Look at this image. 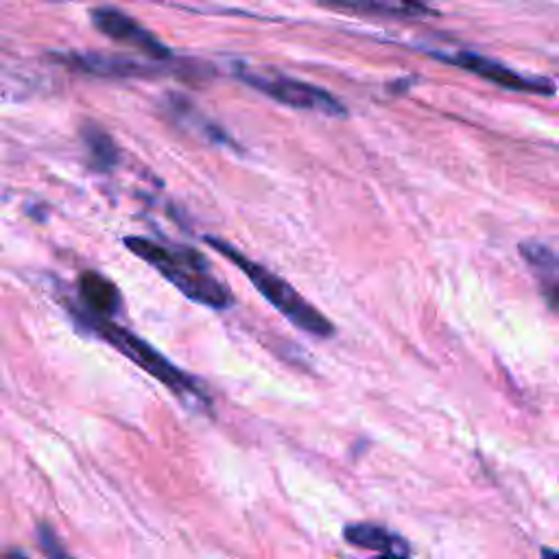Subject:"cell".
Masks as SVG:
<instances>
[{
	"label": "cell",
	"instance_id": "obj_7",
	"mask_svg": "<svg viewBox=\"0 0 559 559\" xmlns=\"http://www.w3.org/2000/svg\"><path fill=\"white\" fill-rule=\"evenodd\" d=\"M59 63L94 74V76H107V79H127V76H148L155 74V68L142 61H135L131 57L120 55H105V52H55L52 55Z\"/></svg>",
	"mask_w": 559,
	"mask_h": 559
},
{
	"label": "cell",
	"instance_id": "obj_8",
	"mask_svg": "<svg viewBox=\"0 0 559 559\" xmlns=\"http://www.w3.org/2000/svg\"><path fill=\"white\" fill-rule=\"evenodd\" d=\"M520 253L537 277L539 290L548 306L559 310V253L537 240L522 242Z\"/></svg>",
	"mask_w": 559,
	"mask_h": 559
},
{
	"label": "cell",
	"instance_id": "obj_9",
	"mask_svg": "<svg viewBox=\"0 0 559 559\" xmlns=\"http://www.w3.org/2000/svg\"><path fill=\"white\" fill-rule=\"evenodd\" d=\"M83 310L98 317H116L122 308V295L118 286L98 271H83L76 282Z\"/></svg>",
	"mask_w": 559,
	"mask_h": 559
},
{
	"label": "cell",
	"instance_id": "obj_10",
	"mask_svg": "<svg viewBox=\"0 0 559 559\" xmlns=\"http://www.w3.org/2000/svg\"><path fill=\"white\" fill-rule=\"evenodd\" d=\"M343 537L347 544L356 546V548H365V550H373L386 557H408L411 555V546L408 542L380 526V524H371V522H356V524H347L343 528Z\"/></svg>",
	"mask_w": 559,
	"mask_h": 559
},
{
	"label": "cell",
	"instance_id": "obj_4",
	"mask_svg": "<svg viewBox=\"0 0 559 559\" xmlns=\"http://www.w3.org/2000/svg\"><path fill=\"white\" fill-rule=\"evenodd\" d=\"M236 76L247 83L249 87L266 94L269 98L295 107V109H308V111H321L325 116H347L345 105L330 92L310 85L299 79H290L284 74H264L253 70H236Z\"/></svg>",
	"mask_w": 559,
	"mask_h": 559
},
{
	"label": "cell",
	"instance_id": "obj_6",
	"mask_svg": "<svg viewBox=\"0 0 559 559\" xmlns=\"http://www.w3.org/2000/svg\"><path fill=\"white\" fill-rule=\"evenodd\" d=\"M92 24L109 39L135 46L153 59H170L168 46L157 35L116 7H96L92 11Z\"/></svg>",
	"mask_w": 559,
	"mask_h": 559
},
{
	"label": "cell",
	"instance_id": "obj_13",
	"mask_svg": "<svg viewBox=\"0 0 559 559\" xmlns=\"http://www.w3.org/2000/svg\"><path fill=\"white\" fill-rule=\"evenodd\" d=\"M170 109H173V114H179V116H183V118H188V120H194V118H192V116H194V109L190 107L188 100H183V98H179V96H170ZM197 124L203 129V133H205L210 140H214V142H229V138H227L218 127H214L212 122L199 118Z\"/></svg>",
	"mask_w": 559,
	"mask_h": 559
},
{
	"label": "cell",
	"instance_id": "obj_14",
	"mask_svg": "<svg viewBox=\"0 0 559 559\" xmlns=\"http://www.w3.org/2000/svg\"><path fill=\"white\" fill-rule=\"evenodd\" d=\"M37 542H39L41 550H44L48 557H68V550L59 544L57 533H55L46 522H41V524L37 526Z\"/></svg>",
	"mask_w": 559,
	"mask_h": 559
},
{
	"label": "cell",
	"instance_id": "obj_3",
	"mask_svg": "<svg viewBox=\"0 0 559 559\" xmlns=\"http://www.w3.org/2000/svg\"><path fill=\"white\" fill-rule=\"evenodd\" d=\"M70 310H72L74 319L85 330L105 338L109 345H114L120 354H124L131 362H135L148 376L159 380L173 393H177L179 397L199 400L201 404H207V395L203 393V389L188 373H183L177 365H173L166 356H162L153 345H148L144 338H140L133 332H129L127 328L114 323L109 317H98V314H92V312H87L83 308H74V306Z\"/></svg>",
	"mask_w": 559,
	"mask_h": 559
},
{
	"label": "cell",
	"instance_id": "obj_5",
	"mask_svg": "<svg viewBox=\"0 0 559 559\" xmlns=\"http://www.w3.org/2000/svg\"><path fill=\"white\" fill-rule=\"evenodd\" d=\"M437 59L448 61L452 66H459L467 72L478 74L480 79L496 83L504 90H515V92H528V94H555V83L550 79L544 76H528L522 72H515L511 68H507L504 63L483 57L478 52H469V50H459V52H432Z\"/></svg>",
	"mask_w": 559,
	"mask_h": 559
},
{
	"label": "cell",
	"instance_id": "obj_12",
	"mask_svg": "<svg viewBox=\"0 0 559 559\" xmlns=\"http://www.w3.org/2000/svg\"><path fill=\"white\" fill-rule=\"evenodd\" d=\"M81 140L87 151V162L94 170L107 173L118 164V148H116L114 140L109 138V133L105 129H100L98 124L85 122L81 127Z\"/></svg>",
	"mask_w": 559,
	"mask_h": 559
},
{
	"label": "cell",
	"instance_id": "obj_2",
	"mask_svg": "<svg viewBox=\"0 0 559 559\" xmlns=\"http://www.w3.org/2000/svg\"><path fill=\"white\" fill-rule=\"evenodd\" d=\"M203 240L223 258H227L236 269H240L249 282L255 286V290L273 306L277 308L293 325L301 328L304 332L319 336V338H328L334 334V325L332 321L312 304H308L284 277L275 275L273 271H269L266 266H262L260 262H253L251 258L242 255L234 245L216 238V236H203Z\"/></svg>",
	"mask_w": 559,
	"mask_h": 559
},
{
	"label": "cell",
	"instance_id": "obj_1",
	"mask_svg": "<svg viewBox=\"0 0 559 559\" xmlns=\"http://www.w3.org/2000/svg\"><path fill=\"white\" fill-rule=\"evenodd\" d=\"M122 245L159 271L194 304L214 310H225L234 304L231 290L212 275L207 260L197 249L168 247L144 236H124Z\"/></svg>",
	"mask_w": 559,
	"mask_h": 559
},
{
	"label": "cell",
	"instance_id": "obj_11",
	"mask_svg": "<svg viewBox=\"0 0 559 559\" xmlns=\"http://www.w3.org/2000/svg\"><path fill=\"white\" fill-rule=\"evenodd\" d=\"M336 9H352L371 15L386 17H424L432 15V7L426 0H319Z\"/></svg>",
	"mask_w": 559,
	"mask_h": 559
}]
</instances>
